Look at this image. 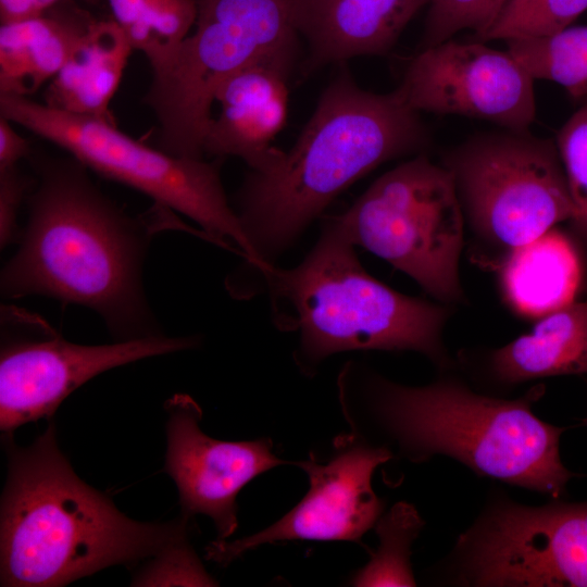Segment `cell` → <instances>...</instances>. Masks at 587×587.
I'll list each match as a JSON object with an SVG mask.
<instances>
[{"instance_id": "cell-1", "label": "cell", "mask_w": 587, "mask_h": 587, "mask_svg": "<svg viewBox=\"0 0 587 587\" xmlns=\"http://www.w3.org/2000/svg\"><path fill=\"white\" fill-rule=\"evenodd\" d=\"M429 134L396 90L375 93L348 71L321 93L288 151L242 183L236 213L261 268L285 250L349 185L380 165L422 150Z\"/></svg>"}, {"instance_id": "cell-2", "label": "cell", "mask_w": 587, "mask_h": 587, "mask_svg": "<svg viewBox=\"0 0 587 587\" xmlns=\"http://www.w3.org/2000/svg\"><path fill=\"white\" fill-rule=\"evenodd\" d=\"M1 500V586L67 585L186 539V522L141 523L84 483L60 451L53 424L28 447L8 445Z\"/></svg>"}, {"instance_id": "cell-3", "label": "cell", "mask_w": 587, "mask_h": 587, "mask_svg": "<svg viewBox=\"0 0 587 587\" xmlns=\"http://www.w3.org/2000/svg\"><path fill=\"white\" fill-rule=\"evenodd\" d=\"M34 161L39 184L21 246L1 275L3 296L46 295L92 309L116 334L155 335L145 329L143 241L135 224L74 158Z\"/></svg>"}, {"instance_id": "cell-4", "label": "cell", "mask_w": 587, "mask_h": 587, "mask_svg": "<svg viewBox=\"0 0 587 587\" xmlns=\"http://www.w3.org/2000/svg\"><path fill=\"white\" fill-rule=\"evenodd\" d=\"M354 247L328 218L300 264H273L261 272L275 323L299 333V364L310 369L352 350H413L444 364L441 332L448 311L375 279Z\"/></svg>"}, {"instance_id": "cell-5", "label": "cell", "mask_w": 587, "mask_h": 587, "mask_svg": "<svg viewBox=\"0 0 587 587\" xmlns=\"http://www.w3.org/2000/svg\"><path fill=\"white\" fill-rule=\"evenodd\" d=\"M371 389L376 415L414 461L446 454L479 474L552 497L573 476L559 452L564 428L533 413L540 385L515 400L446 380L409 387L377 378Z\"/></svg>"}, {"instance_id": "cell-6", "label": "cell", "mask_w": 587, "mask_h": 587, "mask_svg": "<svg viewBox=\"0 0 587 587\" xmlns=\"http://www.w3.org/2000/svg\"><path fill=\"white\" fill-rule=\"evenodd\" d=\"M0 113L64 149L87 168L190 217L210 240L228 247L225 239H232L252 267L261 266L227 200L220 158L208 162L173 155L130 138L115 124L60 111L24 96L0 93Z\"/></svg>"}, {"instance_id": "cell-7", "label": "cell", "mask_w": 587, "mask_h": 587, "mask_svg": "<svg viewBox=\"0 0 587 587\" xmlns=\"http://www.w3.org/2000/svg\"><path fill=\"white\" fill-rule=\"evenodd\" d=\"M295 0H197L196 29L152 72L143 102L159 123V149L203 159L214 96L236 72L298 36Z\"/></svg>"}, {"instance_id": "cell-8", "label": "cell", "mask_w": 587, "mask_h": 587, "mask_svg": "<svg viewBox=\"0 0 587 587\" xmlns=\"http://www.w3.org/2000/svg\"><path fill=\"white\" fill-rule=\"evenodd\" d=\"M348 239L412 277L442 302L463 296L464 214L451 172L420 154L378 177L342 214Z\"/></svg>"}, {"instance_id": "cell-9", "label": "cell", "mask_w": 587, "mask_h": 587, "mask_svg": "<svg viewBox=\"0 0 587 587\" xmlns=\"http://www.w3.org/2000/svg\"><path fill=\"white\" fill-rule=\"evenodd\" d=\"M441 164L453 176L471 227L508 252L560 222L577 221L555 140L530 130L477 133L449 150Z\"/></svg>"}, {"instance_id": "cell-10", "label": "cell", "mask_w": 587, "mask_h": 587, "mask_svg": "<svg viewBox=\"0 0 587 587\" xmlns=\"http://www.w3.org/2000/svg\"><path fill=\"white\" fill-rule=\"evenodd\" d=\"M458 548L472 585L587 587V502L498 504Z\"/></svg>"}, {"instance_id": "cell-11", "label": "cell", "mask_w": 587, "mask_h": 587, "mask_svg": "<svg viewBox=\"0 0 587 587\" xmlns=\"http://www.w3.org/2000/svg\"><path fill=\"white\" fill-rule=\"evenodd\" d=\"M534 80L508 50L449 39L414 57L396 91L419 113L461 115L525 132L536 117Z\"/></svg>"}, {"instance_id": "cell-12", "label": "cell", "mask_w": 587, "mask_h": 587, "mask_svg": "<svg viewBox=\"0 0 587 587\" xmlns=\"http://www.w3.org/2000/svg\"><path fill=\"white\" fill-rule=\"evenodd\" d=\"M392 458L384 447L342 444L325 463H295L308 475L309 489L282 519L239 540L217 539L207 558L227 565L243 552L286 540L355 541L375 526L384 504L372 487L376 467Z\"/></svg>"}, {"instance_id": "cell-13", "label": "cell", "mask_w": 587, "mask_h": 587, "mask_svg": "<svg viewBox=\"0 0 587 587\" xmlns=\"http://www.w3.org/2000/svg\"><path fill=\"white\" fill-rule=\"evenodd\" d=\"M191 338L150 335L112 345L84 346L58 336L7 342L0 359V428L53 415L79 386L110 369L140 359L188 349Z\"/></svg>"}, {"instance_id": "cell-14", "label": "cell", "mask_w": 587, "mask_h": 587, "mask_svg": "<svg viewBox=\"0 0 587 587\" xmlns=\"http://www.w3.org/2000/svg\"><path fill=\"white\" fill-rule=\"evenodd\" d=\"M165 471L174 479L184 517L212 519L218 539L237 526L236 498L253 478L287 463L273 452L267 438L224 441L205 435L199 426L202 412L187 396L168 401Z\"/></svg>"}, {"instance_id": "cell-15", "label": "cell", "mask_w": 587, "mask_h": 587, "mask_svg": "<svg viewBox=\"0 0 587 587\" xmlns=\"http://www.w3.org/2000/svg\"><path fill=\"white\" fill-rule=\"evenodd\" d=\"M298 37L263 53L217 89L203 142V155H233L251 171H265L283 151L272 146L286 123L288 82L299 54Z\"/></svg>"}, {"instance_id": "cell-16", "label": "cell", "mask_w": 587, "mask_h": 587, "mask_svg": "<svg viewBox=\"0 0 587 587\" xmlns=\"http://www.w3.org/2000/svg\"><path fill=\"white\" fill-rule=\"evenodd\" d=\"M430 0H295L291 21L307 45L308 72L386 53Z\"/></svg>"}, {"instance_id": "cell-17", "label": "cell", "mask_w": 587, "mask_h": 587, "mask_svg": "<svg viewBox=\"0 0 587 587\" xmlns=\"http://www.w3.org/2000/svg\"><path fill=\"white\" fill-rule=\"evenodd\" d=\"M96 18L67 0L0 27V93L28 97L52 79Z\"/></svg>"}, {"instance_id": "cell-18", "label": "cell", "mask_w": 587, "mask_h": 587, "mask_svg": "<svg viewBox=\"0 0 587 587\" xmlns=\"http://www.w3.org/2000/svg\"><path fill=\"white\" fill-rule=\"evenodd\" d=\"M133 47L112 20H95L51 79L45 104L115 124L110 102L116 92Z\"/></svg>"}, {"instance_id": "cell-19", "label": "cell", "mask_w": 587, "mask_h": 587, "mask_svg": "<svg viewBox=\"0 0 587 587\" xmlns=\"http://www.w3.org/2000/svg\"><path fill=\"white\" fill-rule=\"evenodd\" d=\"M580 277L573 245L554 228L509 251L500 268L505 300L529 317H542L572 303Z\"/></svg>"}, {"instance_id": "cell-20", "label": "cell", "mask_w": 587, "mask_h": 587, "mask_svg": "<svg viewBox=\"0 0 587 587\" xmlns=\"http://www.w3.org/2000/svg\"><path fill=\"white\" fill-rule=\"evenodd\" d=\"M491 363L507 383L587 374V302L573 301L540 317L530 334L496 350Z\"/></svg>"}, {"instance_id": "cell-21", "label": "cell", "mask_w": 587, "mask_h": 587, "mask_svg": "<svg viewBox=\"0 0 587 587\" xmlns=\"http://www.w3.org/2000/svg\"><path fill=\"white\" fill-rule=\"evenodd\" d=\"M111 18L152 72L177 51L197 20V0H103Z\"/></svg>"}, {"instance_id": "cell-22", "label": "cell", "mask_w": 587, "mask_h": 587, "mask_svg": "<svg viewBox=\"0 0 587 587\" xmlns=\"http://www.w3.org/2000/svg\"><path fill=\"white\" fill-rule=\"evenodd\" d=\"M505 43L534 79L555 83L575 102L587 104V26H569L549 36Z\"/></svg>"}, {"instance_id": "cell-23", "label": "cell", "mask_w": 587, "mask_h": 587, "mask_svg": "<svg viewBox=\"0 0 587 587\" xmlns=\"http://www.w3.org/2000/svg\"><path fill=\"white\" fill-rule=\"evenodd\" d=\"M423 525L424 521L413 505L396 503L377 521L379 546L351 583L354 586H414L411 545Z\"/></svg>"}, {"instance_id": "cell-24", "label": "cell", "mask_w": 587, "mask_h": 587, "mask_svg": "<svg viewBox=\"0 0 587 587\" xmlns=\"http://www.w3.org/2000/svg\"><path fill=\"white\" fill-rule=\"evenodd\" d=\"M587 10V0H512L480 40L537 38L555 34Z\"/></svg>"}, {"instance_id": "cell-25", "label": "cell", "mask_w": 587, "mask_h": 587, "mask_svg": "<svg viewBox=\"0 0 587 587\" xmlns=\"http://www.w3.org/2000/svg\"><path fill=\"white\" fill-rule=\"evenodd\" d=\"M512 0H430L426 18L424 48L451 39L464 29L482 37L491 28Z\"/></svg>"}, {"instance_id": "cell-26", "label": "cell", "mask_w": 587, "mask_h": 587, "mask_svg": "<svg viewBox=\"0 0 587 587\" xmlns=\"http://www.w3.org/2000/svg\"><path fill=\"white\" fill-rule=\"evenodd\" d=\"M579 224L587 227V104L563 124L555 139Z\"/></svg>"}, {"instance_id": "cell-27", "label": "cell", "mask_w": 587, "mask_h": 587, "mask_svg": "<svg viewBox=\"0 0 587 587\" xmlns=\"http://www.w3.org/2000/svg\"><path fill=\"white\" fill-rule=\"evenodd\" d=\"M133 580L134 586H214L187 539L177 541L158 554Z\"/></svg>"}, {"instance_id": "cell-28", "label": "cell", "mask_w": 587, "mask_h": 587, "mask_svg": "<svg viewBox=\"0 0 587 587\" xmlns=\"http://www.w3.org/2000/svg\"><path fill=\"white\" fill-rule=\"evenodd\" d=\"M30 183L17 166L0 170V241L10 243L17 235V211Z\"/></svg>"}, {"instance_id": "cell-29", "label": "cell", "mask_w": 587, "mask_h": 587, "mask_svg": "<svg viewBox=\"0 0 587 587\" xmlns=\"http://www.w3.org/2000/svg\"><path fill=\"white\" fill-rule=\"evenodd\" d=\"M12 122L0 116V170L17 166V163L32 155L30 142L12 126Z\"/></svg>"}, {"instance_id": "cell-30", "label": "cell", "mask_w": 587, "mask_h": 587, "mask_svg": "<svg viewBox=\"0 0 587 587\" xmlns=\"http://www.w3.org/2000/svg\"><path fill=\"white\" fill-rule=\"evenodd\" d=\"M60 0H0L1 24L36 16Z\"/></svg>"}, {"instance_id": "cell-31", "label": "cell", "mask_w": 587, "mask_h": 587, "mask_svg": "<svg viewBox=\"0 0 587 587\" xmlns=\"http://www.w3.org/2000/svg\"><path fill=\"white\" fill-rule=\"evenodd\" d=\"M584 423L587 425V417L584 420Z\"/></svg>"}]
</instances>
